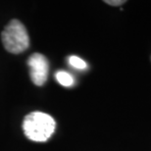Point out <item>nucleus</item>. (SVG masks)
<instances>
[{"mask_svg": "<svg viewBox=\"0 0 151 151\" xmlns=\"http://www.w3.org/2000/svg\"><path fill=\"white\" fill-rule=\"evenodd\" d=\"M56 123L50 115L42 112H32L23 121L24 134L29 139L37 142L48 140L55 131Z\"/></svg>", "mask_w": 151, "mask_h": 151, "instance_id": "obj_1", "label": "nucleus"}, {"mask_svg": "<svg viewBox=\"0 0 151 151\" xmlns=\"http://www.w3.org/2000/svg\"><path fill=\"white\" fill-rule=\"evenodd\" d=\"M3 46L8 52L20 54L29 46V37L25 26L19 20H12L1 32Z\"/></svg>", "mask_w": 151, "mask_h": 151, "instance_id": "obj_2", "label": "nucleus"}, {"mask_svg": "<svg viewBox=\"0 0 151 151\" xmlns=\"http://www.w3.org/2000/svg\"><path fill=\"white\" fill-rule=\"evenodd\" d=\"M29 76L35 86H41L46 83L49 65L46 57L40 53H34L28 60Z\"/></svg>", "mask_w": 151, "mask_h": 151, "instance_id": "obj_3", "label": "nucleus"}, {"mask_svg": "<svg viewBox=\"0 0 151 151\" xmlns=\"http://www.w3.org/2000/svg\"><path fill=\"white\" fill-rule=\"evenodd\" d=\"M56 80L58 81V83L60 84H62L63 86H72L74 84V78L73 77L67 73V72L65 71H59L57 72L56 75Z\"/></svg>", "mask_w": 151, "mask_h": 151, "instance_id": "obj_4", "label": "nucleus"}, {"mask_svg": "<svg viewBox=\"0 0 151 151\" xmlns=\"http://www.w3.org/2000/svg\"><path fill=\"white\" fill-rule=\"evenodd\" d=\"M69 63H70L71 66H73L76 69H78V70H83L87 66L86 63L78 56H71L69 58Z\"/></svg>", "mask_w": 151, "mask_h": 151, "instance_id": "obj_5", "label": "nucleus"}, {"mask_svg": "<svg viewBox=\"0 0 151 151\" xmlns=\"http://www.w3.org/2000/svg\"><path fill=\"white\" fill-rule=\"evenodd\" d=\"M104 2L110 6H121L126 3L125 0H105Z\"/></svg>", "mask_w": 151, "mask_h": 151, "instance_id": "obj_6", "label": "nucleus"}]
</instances>
